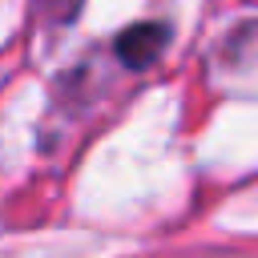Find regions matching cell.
<instances>
[{
    "label": "cell",
    "instance_id": "7a4b0ae2",
    "mask_svg": "<svg viewBox=\"0 0 258 258\" xmlns=\"http://www.w3.org/2000/svg\"><path fill=\"white\" fill-rule=\"evenodd\" d=\"M40 4H44L56 20H69V16L77 12V4H81V0H40Z\"/></svg>",
    "mask_w": 258,
    "mask_h": 258
},
{
    "label": "cell",
    "instance_id": "6da1fadb",
    "mask_svg": "<svg viewBox=\"0 0 258 258\" xmlns=\"http://www.w3.org/2000/svg\"><path fill=\"white\" fill-rule=\"evenodd\" d=\"M169 44V28L165 24H129L117 36V56L129 69H149Z\"/></svg>",
    "mask_w": 258,
    "mask_h": 258
}]
</instances>
